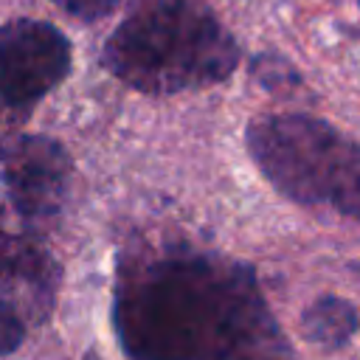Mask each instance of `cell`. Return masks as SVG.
<instances>
[{
  "instance_id": "1",
  "label": "cell",
  "mask_w": 360,
  "mask_h": 360,
  "mask_svg": "<svg viewBox=\"0 0 360 360\" xmlns=\"http://www.w3.org/2000/svg\"><path fill=\"white\" fill-rule=\"evenodd\" d=\"M112 323L132 360H292L253 267L188 245L121 256Z\"/></svg>"
},
{
  "instance_id": "2",
  "label": "cell",
  "mask_w": 360,
  "mask_h": 360,
  "mask_svg": "<svg viewBox=\"0 0 360 360\" xmlns=\"http://www.w3.org/2000/svg\"><path fill=\"white\" fill-rule=\"evenodd\" d=\"M242 51L211 0H132L101 65L141 93H180L231 79Z\"/></svg>"
},
{
  "instance_id": "3",
  "label": "cell",
  "mask_w": 360,
  "mask_h": 360,
  "mask_svg": "<svg viewBox=\"0 0 360 360\" xmlns=\"http://www.w3.org/2000/svg\"><path fill=\"white\" fill-rule=\"evenodd\" d=\"M245 146L287 200L360 219V143L332 124L304 112L262 115L248 124Z\"/></svg>"
},
{
  "instance_id": "4",
  "label": "cell",
  "mask_w": 360,
  "mask_h": 360,
  "mask_svg": "<svg viewBox=\"0 0 360 360\" xmlns=\"http://www.w3.org/2000/svg\"><path fill=\"white\" fill-rule=\"evenodd\" d=\"M68 37L42 20L17 17L0 31V87L8 110H28L70 73Z\"/></svg>"
},
{
  "instance_id": "5",
  "label": "cell",
  "mask_w": 360,
  "mask_h": 360,
  "mask_svg": "<svg viewBox=\"0 0 360 360\" xmlns=\"http://www.w3.org/2000/svg\"><path fill=\"white\" fill-rule=\"evenodd\" d=\"M70 155L48 135H14L3 149V186L11 208L28 225L59 217L68 197Z\"/></svg>"
},
{
  "instance_id": "6",
  "label": "cell",
  "mask_w": 360,
  "mask_h": 360,
  "mask_svg": "<svg viewBox=\"0 0 360 360\" xmlns=\"http://www.w3.org/2000/svg\"><path fill=\"white\" fill-rule=\"evenodd\" d=\"M59 284V264L31 236L3 239V307L14 315L39 323L53 301Z\"/></svg>"
},
{
  "instance_id": "7",
  "label": "cell",
  "mask_w": 360,
  "mask_h": 360,
  "mask_svg": "<svg viewBox=\"0 0 360 360\" xmlns=\"http://www.w3.org/2000/svg\"><path fill=\"white\" fill-rule=\"evenodd\" d=\"M360 326L357 309L338 295H321L301 315V335L323 349H340L352 340Z\"/></svg>"
},
{
  "instance_id": "8",
  "label": "cell",
  "mask_w": 360,
  "mask_h": 360,
  "mask_svg": "<svg viewBox=\"0 0 360 360\" xmlns=\"http://www.w3.org/2000/svg\"><path fill=\"white\" fill-rule=\"evenodd\" d=\"M250 73L253 79L267 87V90H290V87H301V76L295 70V65H290L284 56L278 53H259L250 59Z\"/></svg>"
},
{
  "instance_id": "9",
  "label": "cell",
  "mask_w": 360,
  "mask_h": 360,
  "mask_svg": "<svg viewBox=\"0 0 360 360\" xmlns=\"http://www.w3.org/2000/svg\"><path fill=\"white\" fill-rule=\"evenodd\" d=\"M51 3L82 22H98L107 14H112L121 0H51Z\"/></svg>"
},
{
  "instance_id": "10",
  "label": "cell",
  "mask_w": 360,
  "mask_h": 360,
  "mask_svg": "<svg viewBox=\"0 0 360 360\" xmlns=\"http://www.w3.org/2000/svg\"><path fill=\"white\" fill-rule=\"evenodd\" d=\"M22 332H25L22 318L14 315L11 309L0 307V349H3V354H11L17 349V343L22 340Z\"/></svg>"
},
{
  "instance_id": "11",
  "label": "cell",
  "mask_w": 360,
  "mask_h": 360,
  "mask_svg": "<svg viewBox=\"0 0 360 360\" xmlns=\"http://www.w3.org/2000/svg\"><path fill=\"white\" fill-rule=\"evenodd\" d=\"M357 3H360V0H357Z\"/></svg>"
}]
</instances>
